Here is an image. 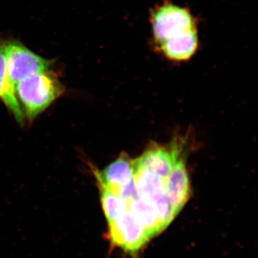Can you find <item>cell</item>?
I'll return each instance as SVG.
<instances>
[{
	"mask_svg": "<svg viewBox=\"0 0 258 258\" xmlns=\"http://www.w3.org/2000/svg\"><path fill=\"white\" fill-rule=\"evenodd\" d=\"M153 45L198 29V20L187 8L164 0L151 10Z\"/></svg>",
	"mask_w": 258,
	"mask_h": 258,
	"instance_id": "obj_2",
	"label": "cell"
},
{
	"mask_svg": "<svg viewBox=\"0 0 258 258\" xmlns=\"http://www.w3.org/2000/svg\"><path fill=\"white\" fill-rule=\"evenodd\" d=\"M165 194L173 210L177 215L187 203L190 196L189 174L182 158L176 159L164 181Z\"/></svg>",
	"mask_w": 258,
	"mask_h": 258,
	"instance_id": "obj_6",
	"label": "cell"
},
{
	"mask_svg": "<svg viewBox=\"0 0 258 258\" xmlns=\"http://www.w3.org/2000/svg\"><path fill=\"white\" fill-rule=\"evenodd\" d=\"M101 191L102 208L108 222H111L121 216L128 210V200L115 195L104 185L97 181Z\"/></svg>",
	"mask_w": 258,
	"mask_h": 258,
	"instance_id": "obj_12",
	"label": "cell"
},
{
	"mask_svg": "<svg viewBox=\"0 0 258 258\" xmlns=\"http://www.w3.org/2000/svg\"><path fill=\"white\" fill-rule=\"evenodd\" d=\"M154 46L161 55L172 62L189 60L197 53L200 47L198 29L171 37Z\"/></svg>",
	"mask_w": 258,
	"mask_h": 258,
	"instance_id": "obj_7",
	"label": "cell"
},
{
	"mask_svg": "<svg viewBox=\"0 0 258 258\" xmlns=\"http://www.w3.org/2000/svg\"><path fill=\"white\" fill-rule=\"evenodd\" d=\"M135 168L136 191L139 198L152 204L155 208L158 203L166 198L164 180L155 173L147 169Z\"/></svg>",
	"mask_w": 258,
	"mask_h": 258,
	"instance_id": "obj_9",
	"label": "cell"
},
{
	"mask_svg": "<svg viewBox=\"0 0 258 258\" xmlns=\"http://www.w3.org/2000/svg\"><path fill=\"white\" fill-rule=\"evenodd\" d=\"M97 181L116 195L134 181L135 168L134 161L128 156H120L103 171L93 169Z\"/></svg>",
	"mask_w": 258,
	"mask_h": 258,
	"instance_id": "obj_5",
	"label": "cell"
},
{
	"mask_svg": "<svg viewBox=\"0 0 258 258\" xmlns=\"http://www.w3.org/2000/svg\"><path fill=\"white\" fill-rule=\"evenodd\" d=\"M5 53L8 76L15 86L33 75L50 71L52 61L37 55L19 42H6Z\"/></svg>",
	"mask_w": 258,
	"mask_h": 258,
	"instance_id": "obj_3",
	"label": "cell"
},
{
	"mask_svg": "<svg viewBox=\"0 0 258 258\" xmlns=\"http://www.w3.org/2000/svg\"><path fill=\"white\" fill-rule=\"evenodd\" d=\"M109 238L116 247L137 253L150 237L138 219L128 210L121 216L108 222Z\"/></svg>",
	"mask_w": 258,
	"mask_h": 258,
	"instance_id": "obj_4",
	"label": "cell"
},
{
	"mask_svg": "<svg viewBox=\"0 0 258 258\" xmlns=\"http://www.w3.org/2000/svg\"><path fill=\"white\" fill-rule=\"evenodd\" d=\"M15 92L25 118L32 121L64 93V87L51 71L39 73L19 82Z\"/></svg>",
	"mask_w": 258,
	"mask_h": 258,
	"instance_id": "obj_1",
	"label": "cell"
},
{
	"mask_svg": "<svg viewBox=\"0 0 258 258\" xmlns=\"http://www.w3.org/2000/svg\"><path fill=\"white\" fill-rule=\"evenodd\" d=\"M178 157L177 149L168 150L160 146L153 145L134 163L136 167L152 171L165 181Z\"/></svg>",
	"mask_w": 258,
	"mask_h": 258,
	"instance_id": "obj_8",
	"label": "cell"
},
{
	"mask_svg": "<svg viewBox=\"0 0 258 258\" xmlns=\"http://www.w3.org/2000/svg\"><path fill=\"white\" fill-rule=\"evenodd\" d=\"M128 203V210L142 224L150 238L164 230L157 210L152 204L144 201L137 195L129 199Z\"/></svg>",
	"mask_w": 258,
	"mask_h": 258,
	"instance_id": "obj_11",
	"label": "cell"
},
{
	"mask_svg": "<svg viewBox=\"0 0 258 258\" xmlns=\"http://www.w3.org/2000/svg\"><path fill=\"white\" fill-rule=\"evenodd\" d=\"M6 42L0 40V100L4 103L19 124L25 125V118L15 92V86L10 81L7 67Z\"/></svg>",
	"mask_w": 258,
	"mask_h": 258,
	"instance_id": "obj_10",
	"label": "cell"
}]
</instances>
